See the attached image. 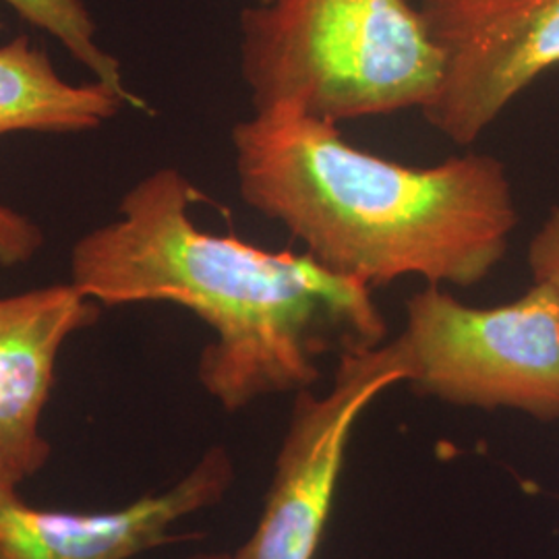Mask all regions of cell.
Returning <instances> with one entry per match:
<instances>
[{
  "instance_id": "14",
  "label": "cell",
  "mask_w": 559,
  "mask_h": 559,
  "mask_svg": "<svg viewBox=\"0 0 559 559\" xmlns=\"http://www.w3.org/2000/svg\"><path fill=\"white\" fill-rule=\"evenodd\" d=\"M193 559H235L230 554H207V556H198Z\"/></svg>"
},
{
  "instance_id": "16",
  "label": "cell",
  "mask_w": 559,
  "mask_h": 559,
  "mask_svg": "<svg viewBox=\"0 0 559 559\" xmlns=\"http://www.w3.org/2000/svg\"><path fill=\"white\" fill-rule=\"evenodd\" d=\"M260 2H261V0H260Z\"/></svg>"
},
{
  "instance_id": "4",
  "label": "cell",
  "mask_w": 559,
  "mask_h": 559,
  "mask_svg": "<svg viewBox=\"0 0 559 559\" xmlns=\"http://www.w3.org/2000/svg\"><path fill=\"white\" fill-rule=\"evenodd\" d=\"M400 340L413 367L408 383L423 394L559 420V299L547 286L480 309L431 284L406 302Z\"/></svg>"
},
{
  "instance_id": "6",
  "label": "cell",
  "mask_w": 559,
  "mask_h": 559,
  "mask_svg": "<svg viewBox=\"0 0 559 559\" xmlns=\"http://www.w3.org/2000/svg\"><path fill=\"white\" fill-rule=\"evenodd\" d=\"M440 46V90L423 110L443 138L471 145L540 75L559 67V0H423Z\"/></svg>"
},
{
  "instance_id": "8",
  "label": "cell",
  "mask_w": 559,
  "mask_h": 559,
  "mask_svg": "<svg viewBox=\"0 0 559 559\" xmlns=\"http://www.w3.org/2000/svg\"><path fill=\"white\" fill-rule=\"evenodd\" d=\"M98 318L100 305L73 282L0 297V456L17 483L50 459L40 420L60 350Z\"/></svg>"
},
{
  "instance_id": "12",
  "label": "cell",
  "mask_w": 559,
  "mask_h": 559,
  "mask_svg": "<svg viewBox=\"0 0 559 559\" xmlns=\"http://www.w3.org/2000/svg\"><path fill=\"white\" fill-rule=\"evenodd\" d=\"M533 284L547 286L559 299V205L543 221L526 251Z\"/></svg>"
},
{
  "instance_id": "9",
  "label": "cell",
  "mask_w": 559,
  "mask_h": 559,
  "mask_svg": "<svg viewBox=\"0 0 559 559\" xmlns=\"http://www.w3.org/2000/svg\"><path fill=\"white\" fill-rule=\"evenodd\" d=\"M131 102L102 81L62 80L27 36L0 46V140L11 133H85L100 129Z\"/></svg>"
},
{
  "instance_id": "15",
  "label": "cell",
  "mask_w": 559,
  "mask_h": 559,
  "mask_svg": "<svg viewBox=\"0 0 559 559\" xmlns=\"http://www.w3.org/2000/svg\"><path fill=\"white\" fill-rule=\"evenodd\" d=\"M4 27V20H2V15H0V29Z\"/></svg>"
},
{
  "instance_id": "13",
  "label": "cell",
  "mask_w": 559,
  "mask_h": 559,
  "mask_svg": "<svg viewBox=\"0 0 559 559\" xmlns=\"http://www.w3.org/2000/svg\"><path fill=\"white\" fill-rule=\"evenodd\" d=\"M7 483H11V485H20L17 480L13 479L11 471L7 468V464H4V459L0 456V485H7Z\"/></svg>"
},
{
  "instance_id": "2",
  "label": "cell",
  "mask_w": 559,
  "mask_h": 559,
  "mask_svg": "<svg viewBox=\"0 0 559 559\" xmlns=\"http://www.w3.org/2000/svg\"><path fill=\"white\" fill-rule=\"evenodd\" d=\"M230 141L242 201L323 267L371 288L406 276L479 284L519 226L506 166L489 154L406 166L290 106L253 110Z\"/></svg>"
},
{
  "instance_id": "3",
  "label": "cell",
  "mask_w": 559,
  "mask_h": 559,
  "mask_svg": "<svg viewBox=\"0 0 559 559\" xmlns=\"http://www.w3.org/2000/svg\"><path fill=\"white\" fill-rule=\"evenodd\" d=\"M240 73L253 110L342 120L425 110L443 57L408 0H258L240 13Z\"/></svg>"
},
{
  "instance_id": "1",
  "label": "cell",
  "mask_w": 559,
  "mask_h": 559,
  "mask_svg": "<svg viewBox=\"0 0 559 559\" xmlns=\"http://www.w3.org/2000/svg\"><path fill=\"white\" fill-rule=\"evenodd\" d=\"M200 191L160 168L131 187L115 221L71 251V282L104 307L173 302L214 334L198 378L228 413L255 400L309 390L320 360L383 344L371 286L309 253L265 251L191 218Z\"/></svg>"
},
{
  "instance_id": "5",
  "label": "cell",
  "mask_w": 559,
  "mask_h": 559,
  "mask_svg": "<svg viewBox=\"0 0 559 559\" xmlns=\"http://www.w3.org/2000/svg\"><path fill=\"white\" fill-rule=\"evenodd\" d=\"M413 367L399 338L340 357L332 388L297 392L260 522L235 559H316L362 413Z\"/></svg>"
},
{
  "instance_id": "11",
  "label": "cell",
  "mask_w": 559,
  "mask_h": 559,
  "mask_svg": "<svg viewBox=\"0 0 559 559\" xmlns=\"http://www.w3.org/2000/svg\"><path fill=\"white\" fill-rule=\"evenodd\" d=\"M44 245V233L36 222L0 203V265H20L34 260Z\"/></svg>"
},
{
  "instance_id": "7",
  "label": "cell",
  "mask_w": 559,
  "mask_h": 559,
  "mask_svg": "<svg viewBox=\"0 0 559 559\" xmlns=\"http://www.w3.org/2000/svg\"><path fill=\"white\" fill-rule=\"evenodd\" d=\"M235 466L212 448L170 489L110 512H57L0 485V559H133L173 539V526L224 498Z\"/></svg>"
},
{
  "instance_id": "10",
  "label": "cell",
  "mask_w": 559,
  "mask_h": 559,
  "mask_svg": "<svg viewBox=\"0 0 559 559\" xmlns=\"http://www.w3.org/2000/svg\"><path fill=\"white\" fill-rule=\"evenodd\" d=\"M13 9L21 20L32 23L96 75V80L115 87L120 96L131 102V108H145V102L135 96L122 80L117 57L106 52L98 41L96 21L90 15L83 0H0Z\"/></svg>"
}]
</instances>
